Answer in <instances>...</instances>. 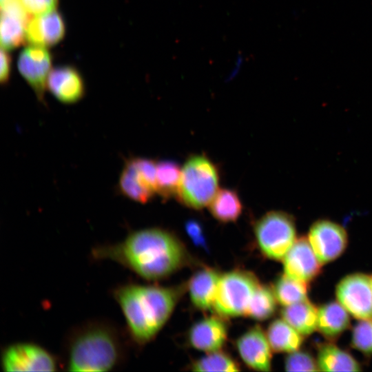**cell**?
Instances as JSON below:
<instances>
[{
	"label": "cell",
	"mask_w": 372,
	"mask_h": 372,
	"mask_svg": "<svg viewBox=\"0 0 372 372\" xmlns=\"http://www.w3.org/2000/svg\"><path fill=\"white\" fill-rule=\"evenodd\" d=\"M308 240L322 265L335 260L343 253L347 245V234L339 224L319 220L310 227Z\"/></svg>",
	"instance_id": "obj_10"
},
{
	"label": "cell",
	"mask_w": 372,
	"mask_h": 372,
	"mask_svg": "<svg viewBox=\"0 0 372 372\" xmlns=\"http://www.w3.org/2000/svg\"><path fill=\"white\" fill-rule=\"evenodd\" d=\"M350 326L348 311L338 302H332L318 309L317 329L325 337L334 338Z\"/></svg>",
	"instance_id": "obj_18"
},
{
	"label": "cell",
	"mask_w": 372,
	"mask_h": 372,
	"mask_svg": "<svg viewBox=\"0 0 372 372\" xmlns=\"http://www.w3.org/2000/svg\"><path fill=\"white\" fill-rule=\"evenodd\" d=\"M285 368L287 371H320L314 358L304 351H295L286 358Z\"/></svg>",
	"instance_id": "obj_30"
},
{
	"label": "cell",
	"mask_w": 372,
	"mask_h": 372,
	"mask_svg": "<svg viewBox=\"0 0 372 372\" xmlns=\"http://www.w3.org/2000/svg\"><path fill=\"white\" fill-rule=\"evenodd\" d=\"M209 206L214 218L224 223L236 222L242 210L238 194L229 189H218Z\"/></svg>",
	"instance_id": "obj_22"
},
{
	"label": "cell",
	"mask_w": 372,
	"mask_h": 372,
	"mask_svg": "<svg viewBox=\"0 0 372 372\" xmlns=\"http://www.w3.org/2000/svg\"><path fill=\"white\" fill-rule=\"evenodd\" d=\"M92 254L97 260L115 262L149 281L169 276L188 261L187 251L180 239L156 227L136 230L121 242L96 246Z\"/></svg>",
	"instance_id": "obj_1"
},
{
	"label": "cell",
	"mask_w": 372,
	"mask_h": 372,
	"mask_svg": "<svg viewBox=\"0 0 372 372\" xmlns=\"http://www.w3.org/2000/svg\"><path fill=\"white\" fill-rule=\"evenodd\" d=\"M1 47L10 51L26 41L25 27L30 17L21 1L1 6Z\"/></svg>",
	"instance_id": "obj_16"
},
{
	"label": "cell",
	"mask_w": 372,
	"mask_h": 372,
	"mask_svg": "<svg viewBox=\"0 0 372 372\" xmlns=\"http://www.w3.org/2000/svg\"><path fill=\"white\" fill-rule=\"evenodd\" d=\"M260 283L255 275L242 269L221 274L212 309L223 318L245 316Z\"/></svg>",
	"instance_id": "obj_5"
},
{
	"label": "cell",
	"mask_w": 372,
	"mask_h": 372,
	"mask_svg": "<svg viewBox=\"0 0 372 372\" xmlns=\"http://www.w3.org/2000/svg\"><path fill=\"white\" fill-rule=\"evenodd\" d=\"M318 309L307 299L285 307L282 318L302 335H309L317 329Z\"/></svg>",
	"instance_id": "obj_19"
},
{
	"label": "cell",
	"mask_w": 372,
	"mask_h": 372,
	"mask_svg": "<svg viewBox=\"0 0 372 372\" xmlns=\"http://www.w3.org/2000/svg\"><path fill=\"white\" fill-rule=\"evenodd\" d=\"M352 345L364 353L372 354V320H360L354 327Z\"/></svg>",
	"instance_id": "obj_29"
},
{
	"label": "cell",
	"mask_w": 372,
	"mask_h": 372,
	"mask_svg": "<svg viewBox=\"0 0 372 372\" xmlns=\"http://www.w3.org/2000/svg\"><path fill=\"white\" fill-rule=\"evenodd\" d=\"M180 174L176 163L167 160L157 163L156 193L165 200L176 196Z\"/></svg>",
	"instance_id": "obj_24"
},
{
	"label": "cell",
	"mask_w": 372,
	"mask_h": 372,
	"mask_svg": "<svg viewBox=\"0 0 372 372\" xmlns=\"http://www.w3.org/2000/svg\"><path fill=\"white\" fill-rule=\"evenodd\" d=\"M194 371H238L239 364L229 355L221 350L207 354L191 365Z\"/></svg>",
	"instance_id": "obj_27"
},
{
	"label": "cell",
	"mask_w": 372,
	"mask_h": 372,
	"mask_svg": "<svg viewBox=\"0 0 372 372\" xmlns=\"http://www.w3.org/2000/svg\"><path fill=\"white\" fill-rule=\"evenodd\" d=\"M215 164L204 155H194L184 164L176 196L185 206L200 209L209 205L218 191Z\"/></svg>",
	"instance_id": "obj_4"
},
{
	"label": "cell",
	"mask_w": 372,
	"mask_h": 372,
	"mask_svg": "<svg viewBox=\"0 0 372 372\" xmlns=\"http://www.w3.org/2000/svg\"><path fill=\"white\" fill-rule=\"evenodd\" d=\"M51 67L52 56L45 47L31 45L23 49L18 57L17 68L20 74L41 103L45 102V92Z\"/></svg>",
	"instance_id": "obj_9"
},
{
	"label": "cell",
	"mask_w": 372,
	"mask_h": 372,
	"mask_svg": "<svg viewBox=\"0 0 372 372\" xmlns=\"http://www.w3.org/2000/svg\"><path fill=\"white\" fill-rule=\"evenodd\" d=\"M220 276L216 269L204 267L191 277L187 289L195 307L200 310L212 309Z\"/></svg>",
	"instance_id": "obj_17"
},
{
	"label": "cell",
	"mask_w": 372,
	"mask_h": 372,
	"mask_svg": "<svg viewBox=\"0 0 372 372\" xmlns=\"http://www.w3.org/2000/svg\"><path fill=\"white\" fill-rule=\"evenodd\" d=\"M185 229L196 245L203 247L205 245L203 229L198 223L194 220L188 221L186 223Z\"/></svg>",
	"instance_id": "obj_33"
},
{
	"label": "cell",
	"mask_w": 372,
	"mask_h": 372,
	"mask_svg": "<svg viewBox=\"0 0 372 372\" xmlns=\"http://www.w3.org/2000/svg\"><path fill=\"white\" fill-rule=\"evenodd\" d=\"M240 357L251 369L269 371L271 368L273 351L267 334L258 325H256L242 335L236 342Z\"/></svg>",
	"instance_id": "obj_11"
},
{
	"label": "cell",
	"mask_w": 372,
	"mask_h": 372,
	"mask_svg": "<svg viewBox=\"0 0 372 372\" xmlns=\"http://www.w3.org/2000/svg\"><path fill=\"white\" fill-rule=\"evenodd\" d=\"M47 88L61 103L74 104L85 95L84 81L79 72L72 66L62 65L51 70Z\"/></svg>",
	"instance_id": "obj_15"
},
{
	"label": "cell",
	"mask_w": 372,
	"mask_h": 372,
	"mask_svg": "<svg viewBox=\"0 0 372 372\" xmlns=\"http://www.w3.org/2000/svg\"><path fill=\"white\" fill-rule=\"evenodd\" d=\"M371 287H372V276H371Z\"/></svg>",
	"instance_id": "obj_36"
},
{
	"label": "cell",
	"mask_w": 372,
	"mask_h": 372,
	"mask_svg": "<svg viewBox=\"0 0 372 372\" xmlns=\"http://www.w3.org/2000/svg\"><path fill=\"white\" fill-rule=\"evenodd\" d=\"M244 58L242 56H238L234 63V65L232 67V70L230 73V76H233L238 73L240 70L242 68L243 64Z\"/></svg>",
	"instance_id": "obj_34"
},
{
	"label": "cell",
	"mask_w": 372,
	"mask_h": 372,
	"mask_svg": "<svg viewBox=\"0 0 372 372\" xmlns=\"http://www.w3.org/2000/svg\"><path fill=\"white\" fill-rule=\"evenodd\" d=\"M317 363L323 371H359L360 365L349 353L333 344L320 347Z\"/></svg>",
	"instance_id": "obj_21"
},
{
	"label": "cell",
	"mask_w": 372,
	"mask_h": 372,
	"mask_svg": "<svg viewBox=\"0 0 372 372\" xmlns=\"http://www.w3.org/2000/svg\"><path fill=\"white\" fill-rule=\"evenodd\" d=\"M277 302L273 289L260 284L252 296L245 316L256 320H267L275 313Z\"/></svg>",
	"instance_id": "obj_26"
},
{
	"label": "cell",
	"mask_w": 372,
	"mask_h": 372,
	"mask_svg": "<svg viewBox=\"0 0 372 372\" xmlns=\"http://www.w3.org/2000/svg\"><path fill=\"white\" fill-rule=\"evenodd\" d=\"M0 57V82L2 85H5L10 80L12 58L8 50L2 48H1Z\"/></svg>",
	"instance_id": "obj_32"
},
{
	"label": "cell",
	"mask_w": 372,
	"mask_h": 372,
	"mask_svg": "<svg viewBox=\"0 0 372 372\" xmlns=\"http://www.w3.org/2000/svg\"><path fill=\"white\" fill-rule=\"evenodd\" d=\"M21 1V0H0L1 6H3L6 4H8L14 1Z\"/></svg>",
	"instance_id": "obj_35"
},
{
	"label": "cell",
	"mask_w": 372,
	"mask_h": 372,
	"mask_svg": "<svg viewBox=\"0 0 372 372\" xmlns=\"http://www.w3.org/2000/svg\"><path fill=\"white\" fill-rule=\"evenodd\" d=\"M118 187L123 196L141 203H147L155 194L127 162L121 171Z\"/></svg>",
	"instance_id": "obj_23"
},
{
	"label": "cell",
	"mask_w": 372,
	"mask_h": 372,
	"mask_svg": "<svg viewBox=\"0 0 372 372\" xmlns=\"http://www.w3.org/2000/svg\"><path fill=\"white\" fill-rule=\"evenodd\" d=\"M266 334L272 350L276 352H293L300 347L303 341L302 335L282 318L273 320Z\"/></svg>",
	"instance_id": "obj_20"
},
{
	"label": "cell",
	"mask_w": 372,
	"mask_h": 372,
	"mask_svg": "<svg viewBox=\"0 0 372 372\" xmlns=\"http://www.w3.org/2000/svg\"><path fill=\"white\" fill-rule=\"evenodd\" d=\"M338 302L355 318L372 320L371 277L363 273L347 276L338 284Z\"/></svg>",
	"instance_id": "obj_8"
},
{
	"label": "cell",
	"mask_w": 372,
	"mask_h": 372,
	"mask_svg": "<svg viewBox=\"0 0 372 372\" xmlns=\"http://www.w3.org/2000/svg\"><path fill=\"white\" fill-rule=\"evenodd\" d=\"M272 289L278 302L284 307L307 299V283L292 279L285 274L276 280Z\"/></svg>",
	"instance_id": "obj_25"
},
{
	"label": "cell",
	"mask_w": 372,
	"mask_h": 372,
	"mask_svg": "<svg viewBox=\"0 0 372 372\" xmlns=\"http://www.w3.org/2000/svg\"><path fill=\"white\" fill-rule=\"evenodd\" d=\"M65 34L64 19L56 10L30 18L25 27V41L34 45L53 46L64 38Z\"/></svg>",
	"instance_id": "obj_14"
},
{
	"label": "cell",
	"mask_w": 372,
	"mask_h": 372,
	"mask_svg": "<svg viewBox=\"0 0 372 372\" xmlns=\"http://www.w3.org/2000/svg\"><path fill=\"white\" fill-rule=\"evenodd\" d=\"M321 265L305 237L296 239L283 258L284 274L306 283L319 274Z\"/></svg>",
	"instance_id": "obj_12"
},
{
	"label": "cell",
	"mask_w": 372,
	"mask_h": 372,
	"mask_svg": "<svg viewBox=\"0 0 372 372\" xmlns=\"http://www.w3.org/2000/svg\"><path fill=\"white\" fill-rule=\"evenodd\" d=\"M183 289L136 283L123 284L114 289L112 296L134 343L144 345L154 339L170 318Z\"/></svg>",
	"instance_id": "obj_2"
},
{
	"label": "cell",
	"mask_w": 372,
	"mask_h": 372,
	"mask_svg": "<svg viewBox=\"0 0 372 372\" xmlns=\"http://www.w3.org/2000/svg\"><path fill=\"white\" fill-rule=\"evenodd\" d=\"M254 235L261 253L267 258L280 260L296 240L295 221L287 213L267 212L255 223Z\"/></svg>",
	"instance_id": "obj_6"
},
{
	"label": "cell",
	"mask_w": 372,
	"mask_h": 372,
	"mask_svg": "<svg viewBox=\"0 0 372 372\" xmlns=\"http://www.w3.org/2000/svg\"><path fill=\"white\" fill-rule=\"evenodd\" d=\"M22 4L30 15H41L56 10L59 0H21Z\"/></svg>",
	"instance_id": "obj_31"
},
{
	"label": "cell",
	"mask_w": 372,
	"mask_h": 372,
	"mask_svg": "<svg viewBox=\"0 0 372 372\" xmlns=\"http://www.w3.org/2000/svg\"><path fill=\"white\" fill-rule=\"evenodd\" d=\"M224 318L214 315L194 324L188 332L189 344L207 353L221 350L228 335V327Z\"/></svg>",
	"instance_id": "obj_13"
},
{
	"label": "cell",
	"mask_w": 372,
	"mask_h": 372,
	"mask_svg": "<svg viewBox=\"0 0 372 372\" xmlns=\"http://www.w3.org/2000/svg\"><path fill=\"white\" fill-rule=\"evenodd\" d=\"M127 162L147 186L156 194L157 163L143 157H132L127 160Z\"/></svg>",
	"instance_id": "obj_28"
},
{
	"label": "cell",
	"mask_w": 372,
	"mask_h": 372,
	"mask_svg": "<svg viewBox=\"0 0 372 372\" xmlns=\"http://www.w3.org/2000/svg\"><path fill=\"white\" fill-rule=\"evenodd\" d=\"M1 366L4 371H54L58 361L49 351L39 344L19 342L3 349Z\"/></svg>",
	"instance_id": "obj_7"
},
{
	"label": "cell",
	"mask_w": 372,
	"mask_h": 372,
	"mask_svg": "<svg viewBox=\"0 0 372 372\" xmlns=\"http://www.w3.org/2000/svg\"><path fill=\"white\" fill-rule=\"evenodd\" d=\"M63 354V365L68 371H110L125 361L127 345L113 324L92 320L71 329Z\"/></svg>",
	"instance_id": "obj_3"
}]
</instances>
